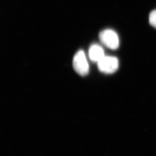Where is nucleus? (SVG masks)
Returning <instances> with one entry per match:
<instances>
[{"label": "nucleus", "instance_id": "obj_4", "mask_svg": "<svg viewBox=\"0 0 156 156\" xmlns=\"http://www.w3.org/2000/svg\"><path fill=\"white\" fill-rule=\"evenodd\" d=\"M89 56L91 61L98 62L102 59L105 55L103 48L100 45L94 44L90 48L89 50Z\"/></svg>", "mask_w": 156, "mask_h": 156}, {"label": "nucleus", "instance_id": "obj_5", "mask_svg": "<svg viewBox=\"0 0 156 156\" xmlns=\"http://www.w3.org/2000/svg\"><path fill=\"white\" fill-rule=\"evenodd\" d=\"M149 23L151 26L156 28V10L153 11L150 13Z\"/></svg>", "mask_w": 156, "mask_h": 156}, {"label": "nucleus", "instance_id": "obj_3", "mask_svg": "<svg viewBox=\"0 0 156 156\" xmlns=\"http://www.w3.org/2000/svg\"><path fill=\"white\" fill-rule=\"evenodd\" d=\"M119 62L116 57L112 56H105L97 62L98 68L101 73L111 74L115 73L119 68Z\"/></svg>", "mask_w": 156, "mask_h": 156}, {"label": "nucleus", "instance_id": "obj_1", "mask_svg": "<svg viewBox=\"0 0 156 156\" xmlns=\"http://www.w3.org/2000/svg\"><path fill=\"white\" fill-rule=\"evenodd\" d=\"M73 67L76 73L80 76H86L89 73V66L83 50L76 52L73 57Z\"/></svg>", "mask_w": 156, "mask_h": 156}, {"label": "nucleus", "instance_id": "obj_2", "mask_svg": "<svg viewBox=\"0 0 156 156\" xmlns=\"http://www.w3.org/2000/svg\"><path fill=\"white\" fill-rule=\"evenodd\" d=\"M101 42L108 48L115 50L119 46V38L117 33L111 29H106L99 34Z\"/></svg>", "mask_w": 156, "mask_h": 156}]
</instances>
